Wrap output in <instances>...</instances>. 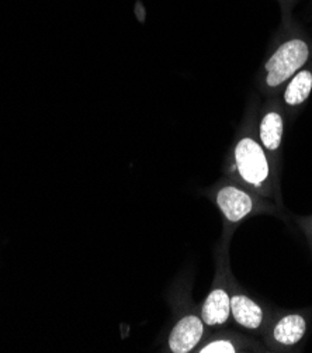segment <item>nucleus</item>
Instances as JSON below:
<instances>
[{
	"mask_svg": "<svg viewBox=\"0 0 312 353\" xmlns=\"http://www.w3.org/2000/svg\"><path fill=\"white\" fill-rule=\"evenodd\" d=\"M232 182L240 185L275 204H280V182L269 157L258 141L244 137L233 150L232 166L228 170Z\"/></svg>",
	"mask_w": 312,
	"mask_h": 353,
	"instance_id": "nucleus-1",
	"label": "nucleus"
},
{
	"mask_svg": "<svg viewBox=\"0 0 312 353\" xmlns=\"http://www.w3.org/2000/svg\"><path fill=\"white\" fill-rule=\"evenodd\" d=\"M214 201L229 228H236L253 216L274 213L279 205L232 181H225L216 189Z\"/></svg>",
	"mask_w": 312,
	"mask_h": 353,
	"instance_id": "nucleus-2",
	"label": "nucleus"
},
{
	"mask_svg": "<svg viewBox=\"0 0 312 353\" xmlns=\"http://www.w3.org/2000/svg\"><path fill=\"white\" fill-rule=\"evenodd\" d=\"M309 48L302 40H290L282 44L266 62V85L271 89L290 81L305 65Z\"/></svg>",
	"mask_w": 312,
	"mask_h": 353,
	"instance_id": "nucleus-3",
	"label": "nucleus"
},
{
	"mask_svg": "<svg viewBox=\"0 0 312 353\" xmlns=\"http://www.w3.org/2000/svg\"><path fill=\"white\" fill-rule=\"evenodd\" d=\"M306 330L308 323L302 314L286 312L271 315L262 338L270 350H290L305 338Z\"/></svg>",
	"mask_w": 312,
	"mask_h": 353,
	"instance_id": "nucleus-4",
	"label": "nucleus"
},
{
	"mask_svg": "<svg viewBox=\"0 0 312 353\" xmlns=\"http://www.w3.org/2000/svg\"><path fill=\"white\" fill-rule=\"evenodd\" d=\"M231 319L240 330L262 336L271 314L262 303L233 285L231 290Z\"/></svg>",
	"mask_w": 312,
	"mask_h": 353,
	"instance_id": "nucleus-5",
	"label": "nucleus"
},
{
	"mask_svg": "<svg viewBox=\"0 0 312 353\" xmlns=\"http://www.w3.org/2000/svg\"><path fill=\"white\" fill-rule=\"evenodd\" d=\"M231 290L227 274L218 273L216 286L201 304L200 316L205 328H221L231 320Z\"/></svg>",
	"mask_w": 312,
	"mask_h": 353,
	"instance_id": "nucleus-6",
	"label": "nucleus"
},
{
	"mask_svg": "<svg viewBox=\"0 0 312 353\" xmlns=\"http://www.w3.org/2000/svg\"><path fill=\"white\" fill-rule=\"evenodd\" d=\"M205 325L197 314H186L167 336V347L173 353H189L197 349L204 338Z\"/></svg>",
	"mask_w": 312,
	"mask_h": 353,
	"instance_id": "nucleus-7",
	"label": "nucleus"
},
{
	"mask_svg": "<svg viewBox=\"0 0 312 353\" xmlns=\"http://www.w3.org/2000/svg\"><path fill=\"white\" fill-rule=\"evenodd\" d=\"M198 353H239L248 350H259L262 346L247 336L239 334H221L197 347Z\"/></svg>",
	"mask_w": 312,
	"mask_h": 353,
	"instance_id": "nucleus-8",
	"label": "nucleus"
},
{
	"mask_svg": "<svg viewBox=\"0 0 312 353\" xmlns=\"http://www.w3.org/2000/svg\"><path fill=\"white\" fill-rule=\"evenodd\" d=\"M259 138L264 151L275 152L280 150L283 139V119L280 113L269 112L264 114L260 123Z\"/></svg>",
	"mask_w": 312,
	"mask_h": 353,
	"instance_id": "nucleus-9",
	"label": "nucleus"
},
{
	"mask_svg": "<svg viewBox=\"0 0 312 353\" xmlns=\"http://www.w3.org/2000/svg\"><path fill=\"white\" fill-rule=\"evenodd\" d=\"M312 90V74L309 70H300L289 82L284 90V101L289 105L304 103Z\"/></svg>",
	"mask_w": 312,
	"mask_h": 353,
	"instance_id": "nucleus-10",
	"label": "nucleus"
},
{
	"mask_svg": "<svg viewBox=\"0 0 312 353\" xmlns=\"http://www.w3.org/2000/svg\"><path fill=\"white\" fill-rule=\"evenodd\" d=\"M311 231H312V225H311Z\"/></svg>",
	"mask_w": 312,
	"mask_h": 353,
	"instance_id": "nucleus-11",
	"label": "nucleus"
}]
</instances>
